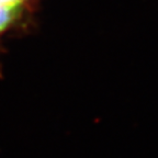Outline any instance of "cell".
Returning <instances> with one entry per match:
<instances>
[{
  "mask_svg": "<svg viewBox=\"0 0 158 158\" xmlns=\"http://www.w3.org/2000/svg\"><path fill=\"white\" fill-rule=\"evenodd\" d=\"M22 11V6L0 5V34L9 29Z\"/></svg>",
  "mask_w": 158,
  "mask_h": 158,
  "instance_id": "6da1fadb",
  "label": "cell"
},
{
  "mask_svg": "<svg viewBox=\"0 0 158 158\" xmlns=\"http://www.w3.org/2000/svg\"><path fill=\"white\" fill-rule=\"evenodd\" d=\"M24 0H0V5L5 6H22Z\"/></svg>",
  "mask_w": 158,
  "mask_h": 158,
  "instance_id": "7a4b0ae2",
  "label": "cell"
}]
</instances>
